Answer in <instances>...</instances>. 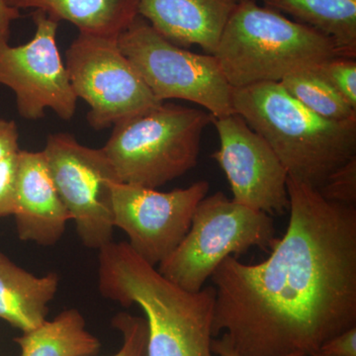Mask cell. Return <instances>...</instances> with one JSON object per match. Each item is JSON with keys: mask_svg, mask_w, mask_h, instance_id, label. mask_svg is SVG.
I'll use <instances>...</instances> for the list:
<instances>
[{"mask_svg": "<svg viewBox=\"0 0 356 356\" xmlns=\"http://www.w3.org/2000/svg\"><path fill=\"white\" fill-rule=\"evenodd\" d=\"M240 0H139L138 13L168 41L213 55Z\"/></svg>", "mask_w": 356, "mask_h": 356, "instance_id": "obj_14", "label": "cell"}, {"mask_svg": "<svg viewBox=\"0 0 356 356\" xmlns=\"http://www.w3.org/2000/svg\"><path fill=\"white\" fill-rule=\"evenodd\" d=\"M317 191L330 202L355 205L356 156L334 170Z\"/></svg>", "mask_w": 356, "mask_h": 356, "instance_id": "obj_22", "label": "cell"}, {"mask_svg": "<svg viewBox=\"0 0 356 356\" xmlns=\"http://www.w3.org/2000/svg\"><path fill=\"white\" fill-rule=\"evenodd\" d=\"M42 152L83 245L100 250L111 243L112 186L120 181L102 147H86L70 134L57 133L49 136Z\"/></svg>", "mask_w": 356, "mask_h": 356, "instance_id": "obj_9", "label": "cell"}, {"mask_svg": "<svg viewBox=\"0 0 356 356\" xmlns=\"http://www.w3.org/2000/svg\"><path fill=\"white\" fill-rule=\"evenodd\" d=\"M313 67L288 74L280 81L281 86L294 99L318 116L332 121L356 118V109Z\"/></svg>", "mask_w": 356, "mask_h": 356, "instance_id": "obj_19", "label": "cell"}, {"mask_svg": "<svg viewBox=\"0 0 356 356\" xmlns=\"http://www.w3.org/2000/svg\"><path fill=\"white\" fill-rule=\"evenodd\" d=\"M20 17V11L7 6L4 0H0V38L8 42L11 25Z\"/></svg>", "mask_w": 356, "mask_h": 356, "instance_id": "obj_26", "label": "cell"}, {"mask_svg": "<svg viewBox=\"0 0 356 356\" xmlns=\"http://www.w3.org/2000/svg\"><path fill=\"white\" fill-rule=\"evenodd\" d=\"M211 348H212L213 353H214L216 356H243L240 355L231 346V343H229L228 339L222 334L221 337H213L212 343H211ZM285 356H306L303 355V353H291V355H288Z\"/></svg>", "mask_w": 356, "mask_h": 356, "instance_id": "obj_27", "label": "cell"}, {"mask_svg": "<svg viewBox=\"0 0 356 356\" xmlns=\"http://www.w3.org/2000/svg\"><path fill=\"white\" fill-rule=\"evenodd\" d=\"M289 224L268 259L227 257L211 276L213 336L243 356H311L356 327V207L288 177Z\"/></svg>", "mask_w": 356, "mask_h": 356, "instance_id": "obj_1", "label": "cell"}, {"mask_svg": "<svg viewBox=\"0 0 356 356\" xmlns=\"http://www.w3.org/2000/svg\"><path fill=\"white\" fill-rule=\"evenodd\" d=\"M165 102L115 124L102 149L122 184L156 189L197 165L201 138L214 117Z\"/></svg>", "mask_w": 356, "mask_h": 356, "instance_id": "obj_5", "label": "cell"}, {"mask_svg": "<svg viewBox=\"0 0 356 356\" xmlns=\"http://www.w3.org/2000/svg\"><path fill=\"white\" fill-rule=\"evenodd\" d=\"M209 188L205 180L170 192L115 182L114 228L125 232L136 254L151 266H158L184 240L196 207L208 195Z\"/></svg>", "mask_w": 356, "mask_h": 356, "instance_id": "obj_11", "label": "cell"}, {"mask_svg": "<svg viewBox=\"0 0 356 356\" xmlns=\"http://www.w3.org/2000/svg\"><path fill=\"white\" fill-rule=\"evenodd\" d=\"M14 341L19 346L21 356H95L102 346L99 339L86 329L81 312L74 308L23 332Z\"/></svg>", "mask_w": 356, "mask_h": 356, "instance_id": "obj_18", "label": "cell"}, {"mask_svg": "<svg viewBox=\"0 0 356 356\" xmlns=\"http://www.w3.org/2000/svg\"><path fill=\"white\" fill-rule=\"evenodd\" d=\"M19 149V132L15 122L0 118V161Z\"/></svg>", "mask_w": 356, "mask_h": 356, "instance_id": "obj_25", "label": "cell"}, {"mask_svg": "<svg viewBox=\"0 0 356 356\" xmlns=\"http://www.w3.org/2000/svg\"><path fill=\"white\" fill-rule=\"evenodd\" d=\"M18 152L0 161V219L15 213Z\"/></svg>", "mask_w": 356, "mask_h": 356, "instance_id": "obj_23", "label": "cell"}, {"mask_svg": "<svg viewBox=\"0 0 356 356\" xmlns=\"http://www.w3.org/2000/svg\"><path fill=\"white\" fill-rule=\"evenodd\" d=\"M234 113L271 147L288 177L318 189L356 156V118L332 121L297 102L280 83L233 88Z\"/></svg>", "mask_w": 356, "mask_h": 356, "instance_id": "obj_3", "label": "cell"}, {"mask_svg": "<svg viewBox=\"0 0 356 356\" xmlns=\"http://www.w3.org/2000/svg\"><path fill=\"white\" fill-rule=\"evenodd\" d=\"M33 21L36 30L28 43L0 48V84L13 91L22 118L38 120L50 108L70 120L77 97L58 51V22L42 11L33 13Z\"/></svg>", "mask_w": 356, "mask_h": 356, "instance_id": "obj_10", "label": "cell"}, {"mask_svg": "<svg viewBox=\"0 0 356 356\" xmlns=\"http://www.w3.org/2000/svg\"><path fill=\"white\" fill-rule=\"evenodd\" d=\"M213 123L220 147L212 158L228 179L232 200L269 216L284 214L289 210L288 175L266 140L236 113Z\"/></svg>", "mask_w": 356, "mask_h": 356, "instance_id": "obj_12", "label": "cell"}, {"mask_svg": "<svg viewBox=\"0 0 356 356\" xmlns=\"http://www.w3.org/2000/svg\"><path fill=\"white\" fill-rule=\"evenodd\" d=\"M311 356H356V327L332 337Z\"/></svg>", "mask_w": 356, "mask_h": 356, "instance_id": "obj_24", "label": "cell"}, {"mask_svg": "<svg viewBox=\"0 0 356 356\" xmlns=\"http://www.w3.org/2000/svg\"><path fill=\"white\" fill-rule=\"evenodd\" d=\"M8 43V42L4 41V40H2L0 38V48H1L2 46H3L4 44Z\"/></svg>", "mask_w": 356, "mask_h": 356, "instance_id": "obj_28", "label": "cell"}, {"mask_svg": "<svg viewBox=\"0 0 356 356\" xmlns=\"http://www.w3.org/2000/svg\"><path fill=\"white\" fill-rule=\"evenodd\" d=\"M275 233L271 216L216 192L198 204L184 240L156 269L181 289L199 292L227 257L252 248L270 252Z\"/></svg>", "mask_w": 356, "mask_h": 356, "instance_id": "obj_6", "label": "cell"}, {"mask_svg": "<svg viewBox=\"0 0 356 356\" xmlns=\"http://www.w3.org/2000/svg\"><path fill=\"white\" fill-rule=\"evenodd\" d=\"M65 58L72 90L90 107L88 120L95 130L163 103L122 53L118 38L79 33Z\"/></svg>", "mask_w": 356, "mask_h": 356, "instance_id": "obj_8", "label": "cell"}, {"mask_svg": "<svg viewBox=\"0 0 356 356\" xmlns=\"http://www.w3.org/2000/svg\"><path fill=\"white\" fill-rule=\"evenodd\" d=\"M16 10L35 9L76 26L79 33L118 38L136 19L139 0H4Z\"/></svg>", "mask_w": 356, "mask_h": 356, "instance_id": "obj_16", "label": "cell"}, {"mask_svg": "<svg viewBox=\"0 0 356 356\" xmlns=\"http://www.w3.org/2000/svg\"><path fill=\"white\" fill-rule=\"evenodd\" d=\"M213 56L233 88L280 83L297 70L341 57L322 33L255 0L238 1Z\"/></svg>", "mask_w": 356, "mask_h": 356, "instance_id": "obj_4", "label": "cell"}, {"mask_svg": "<svg viewBox=\"0 0 356 356\" xmlns=\"http://www.w3.org/2000/svg\"><path fill=\"white\" fill-rule=\"evenodd\" d=\"M118 44L159 102L195 103L215 119L234 113L233 88L214 56L172 43L140 15L118 37Z\"/></svg>", "mask_w": 356, "mask_h": 356, "instance_id": "obj_7", "label": "cell"}, {"mask_svg": "<svg viewBox=\"0 0 356 356\" xmlns=\"http://www.w3.org/2000/svg\"><path fill=\"white\" fill-rule=\"evenodd\" d=\"M13 216L19 240L43 247L55 245L72 221L42 151L18 152Z\"/></svg>", "mask_w": 356, "mask_h": 356, "instance_id": "obj_13", "label": "cell"}, {"mask_svg": "<svg viewBox=\"0 0 356 356\" xmlns=\"http://www.w3.org/2000/svg\"><path fill=\"white\" fill-rule=\"evenodd\" d=\"M318 76L331 84L353 108L356 109L355 58L337 57L313 67Z\"/></svg>", "mask_w": 356, "mask_h": 356, "instance_id": "obj_20", "label": "cell"}, {"mask_svg": "<svg viewBox=\"0 0 356 356\" xmlns=\"http://www.w3.org/2000/svg\"><path fill=\"white\" fill-rule=\"evenodd\" d=\"M112 327L120 332L123 343L111 356H147L149 329L146 318L122 312L112 318Z\"/></svg>", "mask_w": 356, "mask_h": 356, "instance_id": "obj_21", "label": "cell"}, {"mask_svg": "<svg viewBox=\"0 0 356 356\" xmlns=\"http://www.w3.org/2000/svg\"><path fill=\"white\" fill-rule=\"evenodd\" d=\"M105 298L145 314L147 356H216L211 348L215 289L186 291L163 277L129 245L104 259L98 270Z\"/></svg>", "mask_w": 356, "mask_h": 356, "instance_id": "obj_2", "label": "cell"}, {"mask_svg": "<svg viewBox=\"0 0 356 356\" xmlns=\"http://www.w3.org/2000/svg\"><path fill=\"white\" fill-rule=\"evenodd\" d=\"M58 283L57 273L33 275L0 250V318L22 332L38 327L47 320Z\"/></svg>", "mask_w": 356, "mask_h": 356, "instance_id": "obj_15", "label": "cell"}, {"mask_svg": "<svg viewBox=\"0 0 356 356\" xmlns=\"http://www.w3.org/2000/svg\"><path fill=\"white\" fill-rule=\"evenodd\" d=\"M322 33L343 58L356 57V0H255Z\"/></svg>", "mask_w": 356, "mask_h": 356, "instance_id": "obj_17", "label": "cell"}]
</instances>
